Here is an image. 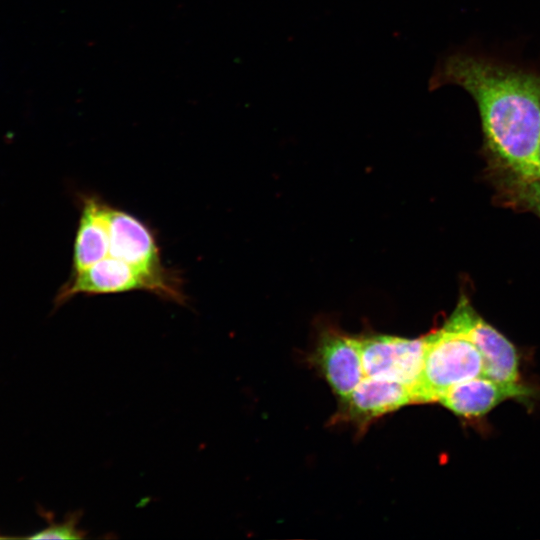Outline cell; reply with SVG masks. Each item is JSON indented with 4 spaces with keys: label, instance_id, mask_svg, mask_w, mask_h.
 <instances>
[{
    "label": "cell",
    "instance_id": "cell-1",
    "mask_svg": "<svg viewBox=\"0 0 540 540\" xmlns=\"http://www.w3.org/2000/svg\"><path fill=\"white\" fill-rule=\"evenodd\" d=\"M446 85L464 89L479 111L484 143L510 175L538 177L540 72L465 50L437 62L430 92Z\"/></svg>",
    "mask_w": 540,
    "mask_h": 540
},
{
    "label": "cell",
    "instance_id": "cell-2",
    "mask_svg": "<svg viewBox=\"0 0 540 540\" xmlns=\"http://www.w3.org/2000/svg\"><path fill=\"white\" fill-rule=\"evenodd\" d=\"M181 286L179 276L171 269L146 271L108 255L89 268L71 274L56 294L54 308L57 309L79 294H117L137 290L184 305L186 296Z\"/></svg>",
    "mask_w": 540,
    "mask_h": 540
},
{
    "label": "cell",
    "instance_id": "cell-3",
    "mask_svg": "<svg viewBox=\"0 0 540 540\" xmlns=\"http://www.w3.org/2000/svg\"><path fill=\"white\" fill-rule=\"evenodd\" d=\"M421 374L411 387L412 403H431L453 386L483 375V359L462 333L443 326L424 337Z\"/></svg>",
    "mask_w": 540,
    "mask_h": 540
},
{
    "label": "cell",
    "instance_id": "cell-4",
    "mask_svg": "<svg viewBox=\"0 0 540 540\" xmlns=\"http://www.w3.org/2000/svg\"><path fill=\"white\" fill-rule=\"evenodd\" d=\"M445 327L464 334L479 350L483 359V375L502 383H520L519 357L515 346L487 323L462 298Z\"/></svg>",
    "mask_w": 540,
    "mask_h": 540
},
{
    "label": "cell",
    "instance_id": "cell-5",
    "mask_svg": "<svg viewBox=\"0 0 540 540\" xmlns=\"http://www.w3.org/2000/svg\"><path fill=\"white\" fill-rule=\"evenodd\" d=\"M365 377L395 381L412 387L424 358V337L406 339L376 335L359 340Z\"/></svg>",
    "mask_w": 540,
    "mask_h": 540
},
{
    "label": "cell",
    "instance_id": "cell-6",
    "mask_svg": "<svg viewBox=\"0 0 540 540\" xmlns=\"http://www.w3.org/2000/svg\"><path fill=\"white\" fill-rule=\"evenodd\" d=\"M109 256L151 272L164 271L154 231L127 211L110 207Z\"/></svg>",
    "mask_w": 540,
    "mask_h": 540
},
{
    "label": "cell",
    "instance_id": "cell-7",
    "mask_svg": "<svg viewBox=\"0 0 540 540\" xmlns=\"http://www.w3.org/2000/svg\"><path fill=\"white\" fill-rule=\"evenodd\" d=\"M533 395L534 389L522 383H502L480 375L453 386L439 402L454 414L471 419L485 416L507 399Z\"/></svg>",
    "mask_w": 540,
    "mask_h": 540
},
{
    "label": "cell",
    "instance_id": "cell-8",
    "mask_svg": "<svg viewBox=\"0 0 540 540\" xmlns=\"http://www.w3.org/2000/svg\"><path fill=\"white\" fill-rule=\"evenodd\" d=\"M78 204L80 217L73 245L71 274H77L109 255L111 206L92 193L79 194Z\"/></svg>",
    "mask_w": 540,
    "mask_h": 540
},
{
    "label": "cell",
    "instance_id": "cell-9",
    "mask_svg": "<svg viewBox=\"0 0 540 540\" xmlns=\"http://www.w3.org/2000/svg\"><path fill=\"white\" fill-rule=\"evenodd\" d=\"M317 361L334 392L345 398L365 378L359 339L324 333Z\"/></svg>",
    "mask_w": 540,
    "mask_h": 540
},
{
    "label": "cell",
    "instance_id": "cell-10",
    "mask_svg": "<svg viewBox=\"0 0 540 540\" xmlns=\"http://www.w3.org/2000/svg\"><path fill=\"white\" fill-rule=\"evenodd\" d=\"M343 399L346 415L362 423L412 403L411 387L371 377H365Z\"/></svg>",
    "mask_w": 540,
    "mask_h": 540
},
{
    "label": "cell",
    "instance_id": "cell-11",
    "mask_svg": "<svg viewBox=\"0 0 540 540\" xmlns=\"http://www.w3.org/2000/svg\"><path fill=\"white\" fill-rule=\"evenodd\" d=\"M505 190L510 201L540 217V177L523 178L510 175Z\"/></svg>",
    "mask_w": 540,
    "mask_h": 540
},
{
    "label": "cell",
    "instance_id": "cell-12",
    "mask_svg": "<svg viewBox=\"0 0 540 540\" xmlns=\"http://www.w3.org/2000/svg\"><path fill=\"white\" fill-rule=\"evenodd\" d=\"M82 511H75L67 515L61 523L50 522L49 525L32 535L24 538L28 539H81L85 532L78 529V523L81 519Z\"/></svg>",
    "mask_w": 540,
    "mask_h": 540
},
{
    "label": "cell",
    "instance_id": "cell-13",
    "mask_svg": "<svg viewBox=\"0 0 540 540\" xmlns=\"http://www.w3.org/2000/svg\"><path fill=\"white\" fill-rule=\"evenodd\" d=\"M537 169H538V177H540V141H539L538 150H537Z\"/></svg>",
    "mask_w": 540,
    "mask_h": 540
}]
</instances>
